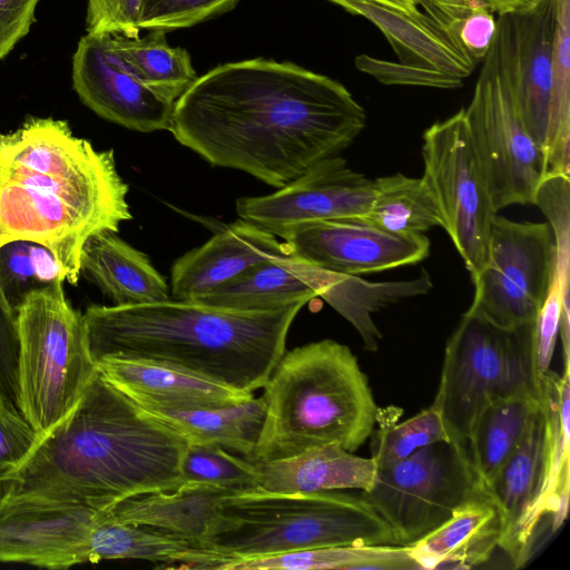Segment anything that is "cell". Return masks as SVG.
Listing matches in <instances>:
<instances>
[{
	"label": "cell",
	"instance_id": "obj_1",
	"mask_svg": "<svg viewBox=\"0 0 570 570\" xmlns=\"http://www.w3.org/2000/svg\"><path fill=\"white\" fill-rule=\"evenodd\" d=\"M365 125V110L341 82L254 58L198 77L176 100L169 131L210 165L282 188L340 155Z\"/></svg>",
	"mask_w": 570,
	"mask_h": 570
},
{
	"label": "cell",
	"instance_id": "obj_2",
	"mask_svg": "<svg viewBox=\"0 0 570 570\" xmlns=\"http://www.w3.org/2000/svg\"><path fill=\"white\" fill-rule=\"evenodd\" d=\"M187 440L98 370L71 412L16 469L0 474L1 502L85 504L106 510L184 483Z\"/></svg>",
	"mask_w": 570,
	"mask_h": 570
},
{
	"label": "cell",
	"instance_id": "obj_3",
	"mask_svg": "<svg viewBox=\"0 0 570 570\" xmlns=\"http://www.w3.org/2000/svg\"><path fill=\"white\" fill-rule=\"evenodd\" d=\"M128 191L114 150H97L65 120L30 116L0 131V247L42 245L73 286L86 242L132 218Z\"/></svg>",
	"mask_w": 570,
	"mask_h": 570
},
{
	"label": "cell",
	"instance_id": "obj_4",
	"mask_svg": "<svg viewBox=\"0 0 570 570\" xmlns=\"http://www.w3.org/2000/svg\"><path fill=\"white\" fill-rule=\"evenodd\" d=\"M306 303L261 312L176 299L91 304L83 318L96 363L105 357L148 361L254 394L285 353L289 327Z\"/></svg>",
	"mask_w": 570,
	"mask_h": 570
},
{
	"label": "cell",
	"instance_id": "obj_5",
	"mask_svg": "<svg viewBox=\"0 0 570 570\" xmlns=\"http://www.w3.org/2000/svg\"><path fill=\"white\" fill-rule=\"evenodd\" d=\"M263 390L265 416L252 462L332 443L355 452L376 425L380 409L367 376L350 347L334 340L284 353Z\"/></svg>",
	"mask_w": 570,
	"mask_h": 570
},
{
	"label": "cell",
	"instance_id": "obj_6",
	"mask_svg": "<svg viewBox=\"0 0 570 570\" xmlns=\"http://www.w3.org/2000/svg\"><path fill=\"white\" fill-rule=\"evenodd\" d=\"M202 544L226 563L334 546L399 544L362 497L333 491L275 493L261 489L225 498Z\"/></svg>",
	"mask_w": 570,
	"mask_h": 570
},
{
	"label": "cell",
	"instance_id": "obj_7",
	"mask_svg": "<svg viewBox=\"0 0 570 570\" xmlns=\"http://www.w3.org/2000/svg\"><path fill=\"white\" fill-rule=\"evenodd\" d=\"M560 375H541V403L519 446L484 493L501 522L499 548L513 568L531 559L542 524L551 533L567 519L570 480V403H559Z\"/></svg>",
	"mask_w": 570,
	"mask_h": 570
},
{
	"label": "cell",
	"instance_id": "obj_8",
	"mask_svg": "<svg viewBox=\"0 0 570 570\" xmlns=\"http://www.w3.org/2000/svg\"><path fill=\"white\" fill-rule=\"evenodd\" d=\"M534 322L502 328L466 311L449 337L432 405L441 413L450 443L465 455L475 423L491 403L541 397Z\"/></svg>",
	"mask_w": 570,
	"mask_h": 570
},
{
	"label": "cell",
	"instance_id": "obj_9",
	"mask_svg": "<svg viewBox=\"0 0 570 570\" xmlns=\"http://www.w3.org/2000/svg\"><path fill=\"white\" fill-rule=\"evenodd\" d=\"M63 283L30 292L16 307L20 410L40 436L71 412L98 371L83 313L71 306Z\"/></svg>",
	"mask_w": 570,
	"mask_h": 570
},
{
	"label": "cell",
	"instance_id": "obj_10",
	"mask_svg": "<svg viewBox=\"0 0 570 570\" xmlns=\"http://www.w3.org/2000/svg\"><path fill=\"white\" fill-rule=\"evenodd\" d=\"M421 177L433 196L450 236L473 279L485 264L498 213L468 130L464 108L423 134Z\"/></svg>",
	"mask_w": 570,
	"mask_h": 570
},
{
	"label": "cell",
	"instance_id": "obj_11",
	"mask_svg": "<svg viewBox=\"0 0 570 570\" xmlns=\"http://www.w3.org/2000/svg\"><path fill=\"white\" fill-rule=\"evenodd\" d=\"M464 116L493 208L532 204L549 173L542 150L525 129L491 48L483 58Z\"/></svg>",
	"mask_w": 570,
	"mask_h": 570
},
{
	"label": "cell",
	"instance_id": "obj_12",
	"mask_svg": "<svg viewBox=\"0 0 570 570\" xmlns=\"http://www.w3.org/2000/svg\"><path fill=\"white\" fill-rule=\"evenodd\" d=\"M557 273V247L548 223L515 222L497 215L488 256L471 279L469 312L502 328L533 323Z\"/></svg>",
	"mask_w": 570,
	"mask_h": 570
},
{
	"label": "cell",
	"instance_id": "obj_13",
	"mask_svg": "<svg viewBox=\"0 0 570 570\" xmlns=\"http://www.w3.org/2000/svg\"><path fill=\"white\" fill-rule=\"evenodd\" d=\"M474 490L469 456L450 442H438L377 469L372 488L361 494L387 522L397 543L411 547Z\"/></svg>",
	"mask_w": 570,
	"mask_h": 570
},
{
	"label": "cell",
	"instance_id": "obj_14",
	"mask_svg": "<svg viewBox=\"0 0 570 570\" xmlns=\"http://www.w3.org/2000/svg\"><path fill=\"white\" fill-rule=\"evenodd\" d=\"M556 0H534L499 14L491 50L521 120L542 150L549 173L569 175L552 128Z\"/></svg>",
	"mask_w": 570,
	"mask_h": 570
},
{
	"label": "cell",
	"instance_id": "obj_15",
	"mask_svg": "<svg viewBox=\"0 0 570 570\" xmlns=\"http://www.w3.org/2000/svg\"><path fill=\"white\" fill-rule=\"evenodd\" d=\"M373 195L374 180L336 155L273 194L237 199L236 212L240 219L278 236L304 222L363 217Z\"/></svg>",
	"mask_w": 570,
	"mask_h": 570
},
{
	"label": "cell",
	"instance_id": "obj_16",
	"mask_svg": "<svg viewBox=\"0 0 570 570\" xmlns=\"http://www.w3.org/2000/svg\"><path fill=\"white\" fill-rule=\"evenodd\" d=\"M278 237L288 254L321 269L355 276L412 265L430 253L424 234H391L360 218L304 222Z\"/></svg>",
	"mask_w": 570,
	"mask_h": 570
},
{
	"label": "cell",
	"instance_id": "obj_17",
	"mask_svg": "<svg viewBox=\"0 0 570 570\" xmlns=\"http://www.w3.org/2000/svg\"><path fill=\"white\" fill-rule=\"evenodd\" d=\"M111 35L83 36L72 57V85L89 109L125 128L169 130L175 102L142 83L116 53Z\"/></svg>",
	"mask_w": 570,
	"mask_h": 570
},
{
	"label": "cell",
	"instance_id": "obj_18",
	"mask_svg": "<svg viewBox=\"0 0 570 570\" xmlns=\"http://www.w3.org/2000/svg\"><path fill=\"white\" fill-rule=\"evenodd\" d=\"M102 510L85 504L0 503V562L66 570L90 561Z\"/></svg>",
	"mask_w": 570,
	"mask_h": 570
},
{
	"label": "cell",
	"instance_id": "obj_19",
	"mask_svg": "<svg viewBox=\"0 0 570 570\" xmlns=\"http://www.w3.org/2000/svg\"><path fill=\"white\" fill-rule=\"evenodd\" d=\"M288 254L284 243L264 228L239 219L204 245L187 252L171 267V296L191 302L267 258Z\"/></svg>",
	"mask_w": 570,
	"mask_h": 570
},
{
	"label": "cell",
	"instance_id": "obj_20",
	"mask_svg": "<svg viewBox=\"0 0 570 570\" xmlns=\"http://www.w3.org/2000/svg\"><path fill=\"white\" fill-rule=\"evenodd\" d=\"M96 364L115 387L146 411L219 406L254 395L148 361L105 357Z\"/></svg>",
	"mask_w": 570,
	"mask_h": 570
},
{
	"label": "cell",
	"instance_id": "obj_21",
	"mask_svg": "<svg viewBox=\"0 0 570 570\" xmlns=\"http://www.w3.org/2000/svg\"><path fill=\"white\" fill-rule=\"evenodd\" d=\"M325 271L286 254L253 265L195 303L230 311L261 312L317 297Z\"/></svg>",
	"mask_w": 570,
	"mask_h": 570
},
{
	"label": "cell",
	"instance_id": "obj_22",
	"mask_svg": "<svg viewBox=\"0 0 570 570\" xmlns=\"http://www.w3.org/2000/svg\"><path fill=\"white\" fill-rule=\"evenodd\" d=\"M238 491L199 482H184L170 491H155L127 498L102 510L100 522L155 528L202 543L219 503Z\"/></svg>",
	"mask_w": 570,
	"mask_h": 570
},
{
	"label": "cell",
	"instance_id": "obj_23",
	"mask_svg": "<svg viewBox=\"0 0 570 570\" xmlns=\"http://www.w3.org/2000/svg\"><path fill=\"white\" fill-rule=\"evenodd\" d=\"M501 522L484 493L474 492L438 528L410 548L421 570L471 569L485 562L499 547Z\"/></svg>",
	"mask_w": 570,
	"mask_h": 570
},
{
	"label": "cell",
	"instance_id": "obj_24",
	"mask_svg": "<svg viewBox=\"0 0 570 570\" xmlns=\"http://www.w3.org/2000/svg\"><path fill=\"white\" fill-rule=\"evenodd\" d=\"M254 464L258 489L275 493L368 491L377 473L373 458L358 456L336 443Z\"/></svg>",
	"mask_w": 570,
	"mask_h": 570
},
{
	"label": "cell",
	"instance_id": "obj_25",
	"mask_svg": "<svg viewBox=\"0 0 570 570\" xmlns=\"http://www.w3.org/2000/svg\"><path fill=\"white\" fill-rule=\"evenodd\" d=\"M80 276L95 284L114 305L166 302L170 292L166 278L149 257L115 232L91 236L80 254Z\"/></svg>",
	"mask_w": 570,
	"mask_h": 570
},
{
	"label": "cell",
	"instance_id": "obj_26",
	"mask_svg": "<svg viewBox=\"0 0 570 570\" xmlns=\"http://www.w3.org/2000/svg\"><path fill=\"white\" fill-rule=\"evenodd\" d=\"M90 563L109 559H140L161 568L216 569L225 558L210 548L155 528L100 522L90 535Z\"/></svg>",
	"mask_w": 570,
	"mask_h": 570
},
{
	"label": "cell",
	"instance_id": "obj_27",
	"mask_svg": "<svg viewBox=\"0 0 570 570\" xmlns=\"http://www.w3.org/2000/svg\"><path fill=\"white\" fill-rule=\"evenodd\" d=\"M147 412L187 441L217 445L249 460L262 432L265 402L262 396L253 395L219 406Z\"/></svg>",
	"mask_w": 570,
	"mask_h": 570
},
{
	"label": "cell",
	"instance_id": "obj_28",
	"mask_svg": "<svg viewBox=\"0 0 570 570\" xmlns=\"http://www.w3.org/2000/svg\"><path fill=\"white\" fill-rule=\"evenodd\" d=\"M431 288L432 282L426 272L412 279L370 282L355 275L325 271L317 296L356 330L365 350L374 352L382 334L373 314L401 299L424 295Z\"/></svg>",
	"mask_w": 570,
	"mask_h": 570
},
{
	"label": "cell",
	"instance_id": "obj_29",
	"mask_svg": "<svg viewBox=\"0 0 570 570\" xmlns=\"http://www.w3.org/2000/svg\"><path fill=\"white\" fill-rule=\"evenodd\" d=\"M541 397L514 396L491 403L468 443L475 490L485 493L499 470L524 438Z\"/></svg>",
	"mask_w": 570,
	"mask_h": 570
},
{
	"label": "cell",
	"instance_id": "obj_30",
	"mask_svg": "<svg viewBox=\"0 0 570 570\" xmlns=\"http://www.w3.org/2000/svg\"><path fill=\"white\" fill-rule=\"evenodd\" d=\"M417 570L401 544L334 546L268 554L225 564L222 570Z\"/></svg>",
	"mask_w": 570,
	"mask_h": 570
},
{
	"label": "cell",
	"instance_id": "obj_31",
	"mask_svg": "<svg viewBox=\"0 0 570 570\" xmlns=\"http://www.w3.org/2000/svg\"><path fill=\"white\" fill-rule=\"evenodd\" d=\"M110 45L142 83L173 102L198 78L187 50L170 47L163 30L145 37L111 35Z\"/></svg>",
	"mask_w": 570,
	"mask_h": 570
},
{
	"label": "cell",
	"instance_id": "obj_32",
	"mask_svg": "<svg viewBox=\"0 0 570 570\" xmlns=\"http://www.w3.org/2000/svg\"><path fill=\"white\" fill-rule=\"evenodd\" d=\"M357 218L396 235L423 234L442 227L439 207L423 179L401 173L374 180L370 209Z\"/></svg>",
	"mask_w": 570,
	"mask_h": 570
},
{
	"label": "cell",
	"instance_id": "obj_33",
	"mask_svg": "<svg viewBox=\"0 0 570 570\" xmlns=\"http://www.w3.org/2000/svg\"><path fill=\"white\" fill-rule=\"evenodd\" d=\"M449 41L473 62L483 60L494 38L497 19L485 4L474 0H419Z\"/></svg>",
	"mask_w": 570,
	"mask_h": 570
},
{
	"label": "cell",
	"instance_id": "obj_34",
	"mask_svg": "<svg viewBox=\"0 0 570 570\" xmlns=\"http://www.w3.org/2000/svg\"><path fill=\"white\" fill-rule=\"evenodd\" d=\"M376 423L379 429L370 438L377 469L390 468L430 444L450 442L441 413L432 404L399 424L380 410Z\"/></svg>",
	"mask_w": 570,
	"mask_h": 570
},
{
	"label": "cell",
	"instance_id": "obj_35",
	"mask_svg": "<svg viewBox=\"0 0 570 570\" xmlns=\"http://www.w3.org/2000/svg\"><path fill=\"white\" fill-rule=\"evenodd\" d=\"M63 278L52 253L37 243L16 240L0 247V291L16 311L23 297Z\"/></svg>",
	"mask_w": 570,
	"mask_h": 570
},
{
	"label": "cell",
	"instance_id": "obj_36",
	"mask_svg": "<svg viewBox=\"0 0 570 570\" xmlns=\"http://www.w3.org/2000/svg\"><path fill=\"white\" fill-rule=\"evenodd\" d=\"M184 482H199L238 492L258 489L254 462L213 444L187 442L181 459Z\"/></svg>",
	"mask_w": 570,
	"mask_h": 570
},
{
	"label": "cell",
	"instance_id": "obj_37",
	"mask_svg": "<svg viewBox=\"0 0 570 570\" xmlns=\"http://www.w3.org/2000/svg\"><path fill=\"white\" fill-rule=\"evenodd\" d=\"M552 128L558 150L570 164V0H556Z\"/></svg>",
	"mask_w": 570,
	"mask_h": 570
},
{
	"label": "cell",
	"instance_id": "obj_38",
	"mask_svg": "<svg viewBox=\"0 0 570 570\" xmlns=\"http://www.w3.org/2000/svg\"><path fill=\"white\" fill-rule=\"evenodd\" d=\"M532 204L537 205L549 220L557 247V276L564 299L569 301L570 263V177L548 173L539 184Z\"/></svg>",
	"mask_w": 570,
	"mask_h": 570
},
{
	"label": "cell",
	"instance_id": "obj_39",
	"mask_svg": "<svg viewBox=\"0 0 570 570\" xmlns=\"http://www.w3.org/2000/svg\"><path fill=\"white\" fill-rule=\"evenodd\" d=\"M238 0H142L139 29L188 28L235 7Z\"/></svg>",
	"mask_w": 570,
	"mask_h": 570
},
{
	"label": "cell",
	"instance_id": "obj_40",
	"mask_svg": "<svg viewBox=\"0 0 570 570\" xmlns=\"http://www.w3.org/2000/svg\"><path fill=\"white\" fill-rule=\"evenodd\" d=\"M569 301H566L558 281L553 277L547 298L534 322V357L538 373L546 374L553 358L557 337L561 331L563 361L570 360Z\"/></svg>",
	"mask_w": 570,
	"mask_h": 570
},
{
	"label": "cell",
	"instance_id": "obj_41",
	"mask_svg": "<svg viewBox=\"0 0 570 570\" xmlns=\"http://www.w3.org/2000/svg\"><path fill=\"white\" fill-rule=\"evenodd\" d=\"M39 439L21 411L0 394V474L19 466Z\"/></svg>",
	"mask_w": 570,
	"mask_h": 570
},
{
	"label": "cell",
	"instance_id": "obj_42",
	"mask_svg": "<svg viewBox=\"0 0 570 570\" xmlns=\"http://www.w3.org/2000/svg\"><path fill=\"white\" fill-rule=\"evenodd\" d=\"M142 0H88L87 33L138 37Z\"/></svg>",
	"mask_w": 570,
	"mask_h": 570
},
{
	"label": "cell",
	"instance_id": "obj_43",
	"mask_svg": "<svg viewBox=\"0 0 570 570\" xmlns=\"http://www.w3.org/2000/svg\"><path fill=\"white\" fill-rule=\"evenodd\" d=\"M16 311L0 291V394L21 411Z\"/></svg>",
	"mask_w": 570,
	"mask_h": 570
},
{
	"label": "cell",
	"instance_id": "obj_44",
	"mask_svg": "<svg viewBox=\"0 0 570 570\" xmlns=\"http://www.w3.org/2000/svg\"><path fill=\"white\" fill-rule=\"evenodd\" d=\"M39 0H0V60L30 30Z\"/></svg>",
	"mask_w": 570,
	"mask_h": 570
},
{
	"label": "cell",
	"instance_id": "obj_45",
	"mask_svg": "<svg viewBox=\"0 0 570 570\" xmlns=\"http://www.w3.org/2000/svg\"><path fill=\"white\" fill-rule=\"evenodd\" d=\"M485 4L498 14L518 10L533 2L534 0H474Z\"/></svg>",
	"mask_w": 570,
	"mask_h": 570
},
{
	"label": "cell",
	"instance_id": "obj_46",
	"mask_svg": "<svg viewBox=\"0 0 570 570\" xmlns=\"http://www.w3.org/2000/svg\"><path fill=\"white\" fill-rule=\"evenodd\" d=\"M334 3H338L340 0H328ZM392 9L400 10L404 13L411 16L421 14V9L419 7V0H373Z\"/></svg>",
	"mask_w": 570,
	"mask_h": 570
}]
</instances>
